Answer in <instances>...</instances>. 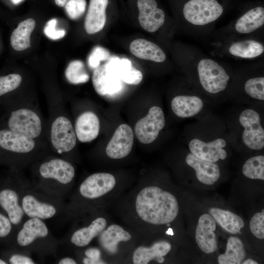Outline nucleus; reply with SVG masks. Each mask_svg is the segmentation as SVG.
Listing matches in <instances>:
<instances>
[{"label":"nucleus","instance_id":"obj_1","mask_svg":"<svg viewBox=\"0 0 264 264\" xmlns=\"http://www.w3.org/2000/svg\"><path fill=\"white\" fill-rule=\"evenodd\" d=\"M30 167L31 184L44 192L64 199L71 189L75 170L70 161L51 154Z\"/></svg>","mask_w":264,"mask_h":264},{"label":"nucleus","instance_id":"obj_2","mask_svg":"<svg viewBox=\"0 0 264 264\" xmlns=\"http://www.w3.org/2000/svg\"><path fill=\"white\" fill-rule=\"evenodd\" d=\"M136 218L142 223L164 225L173 222L179 212L176 197L157 186L144 187L137 194L133 201Z\"/></svg>","mask_w":264,"mask_h":264},{"label":"nucleus","instance_id":"obj_3","mask_svg":"<svg viewBox=\"0 0 264 264\" xmlns=\"http://www.w3.org/2000/svg\"><path fill=\"white\" fill-rule=\"evenodd\" d=\"M47 101V142L53 154L68 160L77 141L73 125L60 97L51 96Z\"/></svg>","mask_w":264,"mask_h":264},{"label":"nucleus","instance_id":"obj_4","mask_svg":"<svg viewBox=\"0 0 264 264\" xmlns=\"http://www.w3.org/2000/svg\"><path fill=\"white\" fill-rule=\"evenodd\" d=\"M0 150L8 154L12 169L22 170L53 154L47 142L31 138L7 128L0 130Z\"/></svg>","mask_w":264,"mask_h":264},{"label":"nucleus","instance_id":"obj_5","mask_svg":"<svg viewBox=\"0 0 264 264\" xmlns=\"http://www.w3.org/2000/svg\"><path fill=\"white\" fill-rule=\"evenodd\" d=\"M59 245L60 241L51 233L44 220L27 218L17 232L11 246L43 258L56 256Z\"/></svg>","mask_w":264,"mask_h":264},{"label":"nucleus","instance_id":"obj_6","mask_svg":"<svg viewBox=\"0 0 264 264\" xmlns=\"http://www.w3.org/2000/svg\"><path fill=\"white\" fill-rule=\"evenodd\" d=\"M116 179L107 173H96L87 176L79 185L70 202L66 203L65 215H79L90 208L92 202L111 192Z\"/></svg>","mask_w":264,"mask_h":264},{"label":"nucleus","instance_id":"obj_7","mask_svg":"<svg viewBox=\"0 0 264 264\" xmlns=\"http://www.w3.org/2000/svg\"><path fill=\"white\" fill-rule=\"evenodd\" d=\"M6 125V128L11 131L47 142V120L44 118L39 104L33 100L14 105Z\"/></svg>","mask_w":264,"mask_h":264},{"label":"nucleus","instance_id":"obj_8","mask_svg":"<svg viewBox=\"0 0 264 264\" xmlns=\"http://www.w3.org/2000/svg\"><path fill=\"white\" fill-rule=\"evenodd\" d=\"M21 205L27 218L49 220L65 215L64 199L49 195L35 188L27 179L22 190Z\"/></svg>","mask_w":264,"mask_h":264},{"label":"nucleus","instance_id":"obj_9","mask_svg":"<svg viewBox=\"0 0 264 264\" xmlns=\"http://www.w3.org/2000/svg\"><path fill=\"white\" fill-rule=\"evenodd\" d=\"M27 179L22 170L12 169L11 177L0 186V211L7 216L17 231L27 219L22 209L20 198Z\"/></svg>","mask_w":264,"mask_h":264},{"label":"nucleus","instance_id":"obj_10","mask_svg":"<svg viewBox=\"0 0 264 264\" xmlns=\"http://www.w3.org/2000/svg\"><path fill=\"white\" fill-rule=\"evenodd\" d=\"M119 57L110 56L103 64L94 69L92 82L95 91L101 96L112 95L122 88L118 69Z\"/></svg>","mask_w":264,"mask_h":264},{"label":"nucleus","instance_id":"obj_11","mask_svg":"<svg viewBox=\"0 0 264 264\" xmlns=\"http://www.w3.org/2000/svg\"><path fill=\"white\" fill-rule=\"evenodd\" d=\"M197 68L200 84L206 92L217 94L225 89L230 76L215 60L203 58L198 61Z\"/></svg>","mask_w":264,"mask_h":264},{"label":"nucleus","instance_id":"obj_12","mask_svg":"<svg viewBox=\"0 0 264 264\" xmlns=\"http://www.w3.org/2000/svg\"><path fill=\"white\" fill-rule=\"evenodd\" d=\"M223 12L222 6L217 0H189L183 8L185 19L197 26L208 24L218 19Z\"/></svg>","mask_w":264,"mask_h":264},{"label":"nucleus","instance_id":"obj_13","mask_svg":"<svg viewBox=\"0 0 264 264\" xmlns=\"http://www.w3.org/2000/svg\"><path fill=\"white\" fill-rule=\"evenodd\" d=\"M239 122L243 128L242 140L244 145L252 150L263 149L264 130L259 113L251 109H246L240 114Z\"/></svg>","mask_w":264,"mask_h":264},{"label":"nucleus","instance_id":"obj_14","mask_svg":"<svg viewBox=\"0 0 264 264\" xmlns=\"http://www.w3.org/2000/svg\"><path fill=\"white\" fill-rule=\"evenodd\" d=\"M165 120L162 110L158 106L151 107L148 114L136 123L134 132L137 139L143 144L154 142L164 127Z\"/></svg>","mask_w":264,"mask_h":264},{"label":"nucleus","instance_id":"obj_15","mask_svg":"<svg viewBox=\"0 0 264 264\" xmlns=\"http://www.w3.org/2000/svg\"><path fill=\"white\" fill-rule=\"evenodd\" d=\"M108 222L103 217H97L93 219L88 225L72 230L62 241V243L76 248H84L92 241L98 237L106 228Z\"/></svg>","mask_w":264,"mask_h":264},{"label":"nucleus","instance_id":"obj_16","mask_svg":"<svg viewBox=\"0 0 264 264\" xmlns=\"http://www.w3.org/2000/svg\"><path fill=\"white\" fill-rule=\"evenodd\" d=\"M216 229V222L209 214L200 216L196 228L195 238L199 248L206 254L214 253L218 249Z\"/></svg>","mask_w":264,"mask_h":264},{"label":"nucleus","instance_id":"obj_17","mask_svg":"<svg viewBox=\"0 0 264 264\" xmlns=\"http://www.w3.org/2000/svg\"><path fill=\"white\" fill-rule=\"evenodd\" d=\"M226 141L218 138L213 141L205 142L194 138L189 143V149L192 154L201 159L216 163L219 160H224L227 156Z\"/></svg>","mask_w":264,"mask_h":264},{"label":"nucleus","instance_id":"obj_18","mask_svg":"<svg viewBox=\"0 0 264 264\" xmlns=\"http://www.w3.org/2000/svg\"><path fill=\"white\" fill-rule=\"evenodd\" d=\"M133 143V133L127 124H122L115 130L108 143L106 153L107 155L115 159H121L129 154Z\"/></svg>","mask_w":264,"mask_h":264},{"label":"nucleus","instance_id":"obj_19","mask_svg":"<svg viewBox=\"0 0 264 264\" xmlns=\"http://www.w3.org/2000/svg\"><path fill=\"white\" fill-rule=\"evenodd\" d=\"M138 20L141 27L149 32H154L164 23L165 13L157 7L155 0H138Z\"/></svg>","mask_w":264,"mask_h":264},{"label":"nucleus","instance_id":"obj_20","mask_svg":"<svg viewBox=\"0 0 264 264\" xmlns=\"http://www.w3.org/2000/svg\"><path fill=\"white\" fill-rule=\"evenodd\" d=\"M73 126L78 140L82 143L90 142L99 134L100 121L94 112L87 110L77 116Z\"/></svg>","mask_w":264,"mask_h":264},{"label":"nucleus","instance_id":"obj_21","mask_svg":"<svg viewBox=\"0 0 264 264\" xmlns=\"http://www.w3.org/2000/svg\"><path fill=\"white\" fill-rule=\"evenodd\" d=\"M172 245L166 241H159L150 246H139L133 251L132 261L134 264H147L152 261L159 263L164 262V257L171 250Z\"/></svg>","mask_w":264,"mask_h":264},{"label":"nucleus","instance_id":"obj_22","mask_svg":"<svg viewBox=\"0 0 264 264\" xmlns=\"http://www.w3.org/2000/svg\"><path fill=\"white\" fill-rule=\"evenodd\" d=\"M185 161L195 170L196 177L201 183L211 185L219 179L220 169L216 163L199 158L191 153L187 155Z\"/></svg>","mask_w":264,"mask_h":264},{"label":"nucleus","instance_id":"obj_23","mask_svg":"<svg viewBox=\"0 0 264 264\" xmlns=\"http://www.w3.org/2000/svg\"><path fill=\"white\" fill-rule=\"evenodd\" d=\"M98 242L103 250L110 255H115L118 252L119 244L122 242H128L132 235L121 226L112 224L98 236Z\"/></svg>","mask_w":264,"mask_h":264},{"label":"nucleus","instance_id":"obj_24","mask_svg":"<svg viewBox=\"0 0 264 264\" xmlns=\"http://www.w3.org/2000/svg\"><path fill=\"white\" fill-rule=\"evenodd\" d=\"M108 2V0H90L84 23L85 30L88 34L97 33L104 28Z\"/></svg>","mask_w":264,"mask_h":264},{"label":"nucleus","instance_id":"obj_25","mask_svg":"<svg viewBox=\"0 0 264 264\" xmlns=\"http://www.w3.org/2000/svg\"><path fill=\"white\" fill-rule=\"evenodd\" d=\"M171 108L174 113L180 118L193 117L202 110V100L196 95H180L175 96L171 101Z\"/></svg>","mask_w":264,"mask_h":264},{"label":"nucleus","instance_id":"obj_26","mask_svg":"<svg viewBox=\"0 0 264 264\" xmlns=\"http://www.w3.org/2000/svg\"><path fill=\"white\" fill-rule=\"evenodd\" d=\"M130 50L133 55L140 59L155 62H163L166 57L164 52L157 45L143 39L132 41Z\"/></svg>","mask_w":264,"mask_h":264},{"label":"nucleus","instance_id":"obj_27","mask_svg":"<svg viewBox=\"0 0 264 264\" xmlns=\"http://www.w3.org/2000/svg\"><path fill=\"white\" fill-rule=\"evenodd\" d=\"M264 24V8L257 6L251 8L241 16L235 24L239 33L246 34L260 28Z\"/></svg>","mask_w":264,"mask_h":264},{"label":"nucleus","instance_id":"obj_28","mask_svg":"<svg viewBox=\"0 0 264 264\" xmlns=\"http://www.w3.org/2000/svg\"><path fill=\"white\" fill-rule=\"evenodd\" d=\"M209 214L214 219L216 223L226 232L236 234L240 232L244 227V221L239 215L227 210L212 207Z\"/></svg>","mask_w":264,"mask_h":264},{"label":"nucleus","instance_id":"obj_29","mask_svg":"<svg viewBox=\"0 0 264 264\" xmlns=\"http://www.w3.org/2000/svg\"><path fill=\"white\" fill-rule=\"evenodd\" d=\"M228 51L232 56L252 59L261 56L264 52L263 44L255 40H245L235 42L228 47Z\"/></svg>","mask_w":264,"mask_h":264},{"label":"nucleus","instance_id":"obj_30","mask_svg":"<svg viewBox=\"0 0 264 264\" xmlns=\"http://www.w3.org/2000/svg\"><path fill=\"white\" fill-rule=\"evenodd\" d=\"M246 252L242 240L235 236L230 237L227 242L226 250L219 256V264H240L245 259Z\"/></svg>","mask_w":264,"mask_h":264},{"label":"nucleus","instance_id":"obj_31","mask_svg":"<svg viewBox=\"0 0 264 264\" xmlns=\"http://www.w3.org/2000/svg\"><path fill=\"white\" fill-rule=\"evenodd\" d=\"M36 25L34 19H27L21 22L13 31L10 38V43L13 48L22 51L30 46V35Z\"/></svg>","mask_w":264,"mask_h":264},{"label":"nucleus","instance_id":"obj_32","mask_svg":"<svg viewBox=\"0 0 264 264\" xmlns=\"http://www.w3.org/2000/svg\"><path fill=\"white\" fill-rule=\"evenodd\" d=\"M65 76L70 83L78 85L87 82L89 79L84 64L80 60L71 62L65 70Z\"/></svg>","mask_w":264,"mask_h":264},{"label":"nucleus","instance_id":"obj_33","mask_svg":"<svg viewBox=\"0 0 264 264\" xmlns=\"http://www.w3.org/2000/svg\"><path fill=\"white\" fill-rule=\"evenodd\" d=\"M244 176L252 179L264 180V156L259 155L248 159L242 167Z\"/></svg>","mask_w":264,"mask_h":264},{"label":"nucleus","instance_id":"obj_34","mask_svg":"<svg viewBox=\"0 0 264 264\" xmlns=\"http://www.w3.org/2000/svg\"><path fill=\"white\" fill-rule=\"evenodd\" d=\"M119 67L121 80L126 84L137 85L142 81V72L136 69L131 61L127 58L120 59Z\"/></svg>","mask_w":264,"mask_h":264},{"label":"nucleus","instance_id":"obj_35","mask_svg":"<svg viewBox=\"0 0 264 264\" xmlns=\"http://www.w3.org/2000/svg\"><path fill=\"white\" fill-rule=\"evenodd\" d=\"M245 92L251 98L264 100V77H255L247 80L244 86Z\"/></svg>","mask_w":264,"mask_h":264},{"label":"nucleus","instance_id":"obj_36","mask_svg":"<svg viewBox=\"0 0 264 264\" xmlns=\"http://www.w3.org/2000/svg\"><path fill=\"white\" fill-rule=\"evenodd\" d=\"M17 230L9 219L0 211V242L12 245Z\"/></svg>","mask_w":264,"mask_h":264},{"label":"nucleus","instance_id":"obj_37","mask_svg":"<svg viewBox=\"0 0 264 264\" xmlns=\"http://www.w3.org/2000/svg\"><path fill=\"white\" fill-rule=\"evenodd\" d=\"M22 82V76L17 73L0 76V97L18 89Z\"/></svg>","mask_w":264,"mask_h":264},{"label":"nucleus","instance_id":"obj_38","mask_svg":"<svg viewBox=\"0 0 264 264\" xmlns=\"http://www.w3.org/2000/svg\"><path fill=\"white\" fill-rule=\"evenodd\" d=\"M110 57V52L106 48L97 46L95 47L89 55L88 64L91 69H94L100 65V63L106 61Z\"/></svg>","mask_w":264,"mask_h":264},{"label":"nucleus","instance_id":"obj_39","mask_svg":"<svg viewBox=\"0 0 264 264\" xmlns=\"http://www.w3.org/2000/svg\"><path fill=\"white\" fill-rule=\"evenodd\" d=\"M86 0H68L65 5L68 16L72 20L79 18L86 10Z\"/></svg>","mask_w":264,"mask_h":264},{"label":"nucleus","instance_id":"obj_40","mask_svg":"<svg viewBox=\"0 0 264 264\" xmlns=\"http://www.w3.org/2000/svg\"><path fill=\"white\" fill-rule=\"evenodd\" d=\"M249 228L252 234L257 238H264V213L263 212L255 213L250 220Z\"/></svg>","mask_w":264,"mask_h":264},{"label":"nucleus","instance_id":"obj_41","mask_svg":"<svg viewBox=\"0 0 264 264\" xmlns=\"http://www.w3.org/2000/svg\"><path fill=\"white\" fill-rule=\"evenodd\" d=\"M13 252L8 256L7 262L11 264H35L37 263L32 257V254L12 248Z\"/></svg>","mask_w":264,"mask_h":264},{"label":"nucleus","instance_id":"obj_42","mask_svg":"<svg viewBox=\"0 0 264 264\" xmlns=\"http://www.w3.org/2000/svg\"><path fill=\"white\" fill-rule=\"evenodd\" d=\"M57 23L56 19H52L48 21L44 27V33L49 39L56 40L63 38L66 35V31L64 30L56 29V25Z\"/></svg>","mask_w":264,"mask_h":264},{"label":"nucleus","instance_id":"obj_43","mask_svg":"<svg viewBox=\"0 0 264 264\" xmlns=\"http://www.w3.org/2000/svg\"><path fill=\"white\" fill-rule=\"evenodd\" d=\"M101 260V251L96 247H88L84 252L83 264H103Z\"/></svg>","mask_w":264,"mask_h":264},{"label":"nucleus","instance_id":"obj_44","mask_svg":"<svg viewBox=\"0 0 264 264\" xmlns=\"http://www.w3.org/2000/svg\"><path fill=\"white\" fill-rule=\"evenodd\" d=\"M56 263L59 264H76L78 262L72 257L65 256L59 258Z\"/></svg>","mask_w":264,"mask_h":264},{"label":"nucleus","instance_id":"obj_45","mask_svg":"<svg viewBox=\"0 0 264 264\" xmlns=\"http://www.w3.org/2000/svg\"><path fill=\"white\" fill-rule=\"evenodd\" d=\"M242 264H258V262L252 259H244L242 263Z\"/></svg>","mask_w":264,"mask_h":264},{"label":"nucleus","instance_id":"obj_46","mask_svg":"<svg viewBox=\"0 0 264 264\" xmlns=\"http://www.w3.org/2000/svg\"><path fill=\"white\" fill-rule=\"evenodd\" d=\"M68 0H54L56 5L60 7L65 6Z\"/></svg>","mask_w":264,"mask_h":264},{"label":"nucleus","instance_id":"obj_47","mask_svg":"<svg viewBox=\"0 0 264 264\" xmlns=\"http://www.w3.org/2000/svg\"><path fill=\"white\" fill-rule=\"evenodd\" d=\"M12 2L14 4H18L24 0H11Z\"/></svg>","mask_w":264,"mask_h":264},{"label":"nucleus","instance_id":"obj_48","mask_svg":"<svg viewBox=\"0 0 264 264\" xmlns=\"http://www.w3.org/2000/svg\"><path fill=\"white\" fill-rule=\"evenodd\" d=\"M8 264L6 261L0 258V264Z\"/></svg>","mask_w":264,"mask_h":264}]
</instances>
